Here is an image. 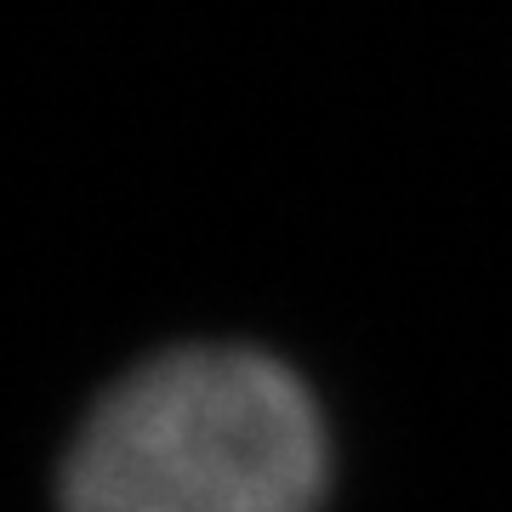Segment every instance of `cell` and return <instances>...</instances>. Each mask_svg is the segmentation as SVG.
I'll return each mask as SVG.
<instances>
[{
  "mask_svg": "<svg viewBox=\"0 0 512 512\" xmlns=\"http://www.w3.org/2000/svg\"><path fill=\"white\" fill-rule=\"evenodd\" d=\"M330 433L296 370L177 348L114 382L63 456V512H319Z\"/></svg>",
  "mask_w": 512,
  "mask_h": 512,
  "instance_id": "obj_1",
  "label": "cell"
}]
</instances>
